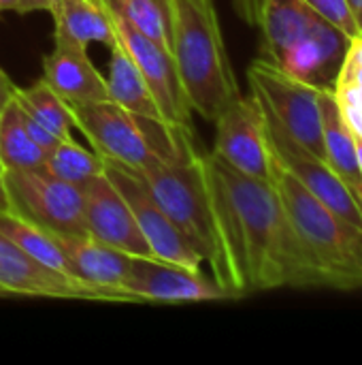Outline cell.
Here are the masks:
<instances>
[{
  "instance_id": "6da1fadb",
  "label": "cell",
  "mask_w": 362,
  "mask_h": 365,
  "mask_svg": "<svg viewBox=\"0 0 362 365\" xmlns=\"http://www.w3.org/2000/svg\"><path fill=\"white\" fill-rule=\"evenodd\" d=\"M207 158L220 207L224 289L230 299L284 287L309 289L301 248L273 182L247 178L211 152Z\"/></svg>"
},
{
  "instance_id": "7a4b0ae2",
  "label": "cell",
  "mask_w": 362,
  "mask_h": 365,
  "mask_svg": "<svg viewBox=\"0 0 362 365\" xmlns=\"http://www.w3.org/2000/svg\"><path fill=\"white\" fill-rule=\"evenodd\" d=\"M275 158V156H273ZM273 186L282 199L307 269L309 289L362 291V231L324 207L275 158Z\"/></svg>"
},
{
  "instance_id": "3957f363",
  "label": "cell",
  "mask_w": 362,
  "mask_h": 365,
  "mask_svg": "<svg viewBox=\"0 0 362 365\" xmlns=\"http://www.w3.org/2000/svg\"><path fill=\"white\" fill-rule=\"evenodd\" d=\"M171 53L194 113L215 122L241 96L213 0H173Z\"/></svg>"
},
{
  "instance_id": "277c9868",
  "label": "cell",
  "mask_w": 362,
  "mask_h": 365,
  "mask_svg": "<svg viewBox=\"0 0 362 365\" xmlns=\"http://www.w3.org/2000/svg\"><path fill=\"white\" fill-rule=\"evenodd\" d=\"M141 175L166 216L203 261L209 263L213 280L224 289V233L207 154L192 143L177 158L160 160L141 171Z\"/></svg>"
},
{
  "instance_id": "5b68a950",
  "label": "cell",
  "mask_w": 362,
  "mask_h": 365,
  "mask_svg": "<svg viewBox=\"0 0 362 365\" xmlns=\"http://www.w3.org/2000/svg\"><path fill=\"white\" fill-rule=\"evenodd\" d=\"M75 128L83 133L92 150L132 171H145L160 160L183 154L194 141L192 130L171 126L162 120L139 118L111 98L96 103L68 105Z\"/></svg>"
},
{
  "instance_id": "8992f818",
  "label": "cell",
  "mask_w": 362,
  "mask_h": 365,
  "mask_svg": "<svg viewBox=\"0 0 362 365\" xmlns=\"http://www.w3.org/2000/svg\"><path fill=\"white\" fill-rule=\"evenodd\" d=\"M250 90L262 107L267 124L297 148L324 160L320 88L292 77L273 62L256 58L247 68Z\"/></svg>"
},
{
  "instance_id": "52a82bcc",
  "label": "cell",
  "mask_w": 362,
  "mask_h": 365,
  "mask_svg": "<svg viewBox=\"0 0 362 365\" xmlns=\"http://www.w3.org/2000/svg\"><path fill=\"white\" fill-rule=\"evenodd\" d=\"M9 205L19 218L53 233L85 235L83 192L43 169L4 171Z\"/></svg>"
},
{
  "instance_id": "ba28073f",
  "label": "cell",
  "mask_w": 362,
  "mask_h": 365,
  "mask_svg": "<svg viewBox=\"0 0 362 365\" xmlns=\"http://www.w3.org/2000/svg\"><path fill=\"white\" fill-rule=\"evenodd\" d=\"M215 143L211 154L230 169L262 182H273V150L267 120L254 94L235 98L213 122Z\"/></svg>"
},
{
  "instance_id": "9c48e42d",
  "label": "cell",
  "mask_w": 362,
  "mask_h": 365,
  "mask_svg": "<svg viewBox=\"0 0 362 365\" xmlns=\"http://www.w3.org/2000/svg\"><path fill=\"white\" fill-rule=\"evenodd\" d=\"M105 173L126 199L154 257L188 267H203V257L190 246L177 225L166 216L139 171L105 160Z\"/></svg>"
},
{
  "instance_id": "30bf717a",
  "label": "cell",
  "mask_w": 362,
  "mask_h": 365,
  "mask_svg": "<svg viewBox=\"0 0 362 365\" xmlns=\"http://www.w3.org/2000/svg\"><path fill=\"white\" fill-rule=\"evenodd\" d=\"M111 15V13H109ZM117 41L128 51L137 68L141 71L158 109L166 124L192 130V107L186 98V92L181 88L177 66L173 60L171 49L158 45L156 41L147 38L139 30H134L128 21H124L117 15H111Z\"/></svg>"
},
{
  "instance_id": "8fae6325",
  "label": "cell",
  "mask_w": 362,
  "mask_h": 365,
  "mask_svg": "<svg viewBox=\"0 0 362 365\" xmlns=\"http://www.w3.org/2000/svg\"><path fill=\"white\" fill-rule=\"evenodd\" d=\"M124 291L132 302H218L228 293L205 276L203 267H188L158 257H132Z\"/></svg>"
},
{
  "instance_id": "7c38bea8",
  "label": "cell",
  "mask_w": 362,
  "mask_h": 365,
  "mask_svg": "<svg viewBox=\"0 0 362 365\" xmlns=\"http://www.w3.org/2000/svg\"><path fill=\"white\" fill-rule=\"evenodd\" d=\"M0 289L9 295L47 297V299H87V302H115L107 291L85 284L73 276L60 274L0 233Z\"/></svg>"
},
{
  "instance_id": "4fadbf2b",
  "label": "cell",
  "mask_w": 362,
  "mask_h": 365,
  "mask_svg": "<svg viewBox=\"0 0 362 365\" xmlns=\"http://www.w3.org/2000/svg\"><path fill=\"white\" fill-rule=\"evenodd\" d=\"M269 143L277 163L294 175L324 207L362 231V203L352 188L318 156L297 148L267 124Z\"/></svg>"
},
{
  "instance_id": "5bb4252c",
  "label": "cell",
  "mask_w": 362,
  "mask_h": 365,
  "mask_svg": "<svg viewBox=\"0 0 362 365\" xmlns=\"http://www.w3.org/2000/svg\"><path fill=\"white\" fill-rule=\"evenodd\" d=\"M81 192L87 235L130 257H154L126 199L107 173L87 182Z\"/></svg>"
},
{
  "instance_id": "9a60e30c",
  "label": "cell",
  "mask_w": 362,
  "mask_h": 365,
  "mask_svg": "<svg viewBox=\"0 0 362 365\" xmlns=\"http://www.w3.org/2000/svg\"><path fill=\"white\" fill-rule=\"evenodd\" d=\"M77 280L107 291L115 302H132L124 291L132 257L111 248L92 235H55Z\"/></svg>"
},
{
  "instance_id": "2e32d148",
  "label": "cell",
  "mask_w": 362,
  "mask_h": 365,
  "mask_svg": "<svg viewBox=\"0 0 362 365\" xmlns=\"http://www.w3.org/2000/svg\"><path fill=\"white\" fill-rule=\"evenodd\" d=\"M68 105L107 101V79L94 66L87 49L73 45H53L43 60L41 77Z\"/></svg>"
},
{
  "instance_id": "e0dca14e",
  "label": "cell",
  "mask_w": 362,
  "mask_h": 365,
  "mask_svg": "<svg viewBox=\"0 0 362 365\" xmlns=\"http://www.w3.org/2000/svg\"><path fill=\"white\" fill-rule=\"evenodd\" d=\"M322 17H318L303 0H260L258 28L262 32L260 56L277 62L290 47L312 34Z\"/></svg>"
},
{
  "instance_id": "ac0fdd59",
  "label": "cell",
  "mask_w": 362,
  "mask_h": 365,
  "mask_svg": "<svg viewBox=\"0 0 362 365\" xmlns=\"http://www.w3.org/2000/svg\"><path fill=\"white\" fill-rule=\"evenodd\" d=\"M53 45H90L113 47L117 43L115 26L109 11L98 0H62L51 11Z\"/></svg>"
},
{
  "instance_id": "d6986e66",
  "label": "cell",
  "mask_w": 362,
  "mask_h": 365,
  "mask_svg": "<svg viewBox=\"0 0 362 365\" xmlns=\"http://www.w3.org/2000/svg\"><path fill=\"white\" fill-rule=\"evenodd\" d=\"M320 109H322V139H324V163L352 188L361 199L362 175L356 158V143L346 126L339 107L333 98L331 86L320 88ZM362 203V201H361Z\"/></svg>"
},
{
  "instance_id": "ffe728a7",
  "label": "cell",
  "mask_w": 362,
  "mask_h": 365,
  "mask_svg": "<svg viewBox=\"0 0 362 365\" xmlns=\"http://www.w3.org/2000/svg\"><path fill=\"white\" fill-rule=\"evenodd\" d=\"M111 49V60H109V73H107V90L109 98L124 107L126 111L147 118V120H162L160 109L128 51L122 47L117 41ZM164 122V120H162Z\"/></svg>"
},
{
  "instance_id": "44dd1931",
  "label": "cell",
  "mask_w": 362,
  "mask_h": 365,
  "mask_svg": "<svg viewBox=\"0 0 362 365\" xmlns=\"http://www.w3.org/2000/svg\"><path fill=\"white\" fill-rule=\"evenodd\" d=\"M47 152L41 150L30 137L23 115L11 96L0 107V163L4 171L15 169H43Z\"/></svg>"
},
{
  "instance_id": "7402d4cb",
  "label": "cell",
  "mask_w": 362,
  "mask_h": 365,
  "mask_svg": "<svg viewBox=\"0 0 362 365\" xmlns=\"http://www.w3.org/2000/svg\"><path fill=\"white\" fill-rule=\"evenodd\" d=\"M329 86L352 137L362 139V36L348 41L341 64Z\"/></svg>"
},
{
  "instance_id": "603a6c76",
  "label": "cell",
  "mask_w": 362,
  "mask_h": 365,
  "mask_svg": "<svg viewBox=\"0 0 362 365\" xmlns=\"http://www.w3.org/2000/svg\"><path fill=\"white\" fill-rule=\"evenodd\" d=\"M0 233L6 235L15 246H19L23 252H28L38 263H43L60 274L73 276L70 263L53 233L19 218L13 212H0Z\"/></svg>"
},
{
  "instance_id": "cb8c5ba5",
  "label": "cell",
  "mask_w": 362,
  "mask_h": 365,
  "mask_svg": "<svg viewBox=\"0 0 362 365\" xmlns=\"http://www.w3.org/2000/svg\"><path fill=\"white\" fill-rule=\"evenodd\" d=\"M13 98L21 107V111H26L34 122L47 128L55 139H70V130L75 128L70 107L43 79L34 81L28 88L15 86Z\"/></svg>"
},
{
  "instance_id": "d4e9b609",
  "label": "cell",
  "mask_w": 362,
  "mask_h": 365,
  "mask_svg": "<svg viewBox=\"0 0 362 365\" xmlns=\"http://www.w3.org/2000/svg\"><path fill=\"white\" fill-rule=\"evenodd\" d=\"M111 15L122 17L134 30L171 49L173 0H98Z\"/></svg>"
},
{
  "instance_id": "484cf974",
  "label": "cell",
  "mask_w": 362,
  "mask_h": 365,
  "mask_svg": "<svg viewBox=\"0 0 362 365\" xmlns=\"http://www.w3.org/2000/svg\"><path fill=\"white\" fill-rule=\"evenodd\" d=\"M45 169L73 186L83 188L87 182L105 173V158L94 150L79 145L73 137L62 139L45 158Z\"/></svg>"
},
{
  "instance_id": "4316f807",
  "label": "cell",
  "mask_w": 362,
  "mask_h": 365,
  "mask_svg": "<svg viewBox=\"0 0 362 365\" xmlns=\"http://www.w3.org/2000/svg\"><path fill=\"white\" fill-rule=\"evenodd\" d=\"M237 15L247 24V26H258V15H260V0H233Z\"/></svg>"
},
{
  "instance_id": "83f0119b",
  "label": "cell",
  "mask_w": 362,
  "mask_h": 365,
  "mask_svg": "<svg viewBox=\"0 0 362 365\" xmlns=\"http://www.w3.org/2000/svg\"><path fill=\"white\" fill-rule=\"evenodd\" d=\"M15 11V13H30V11H45L41 0H0V13Z\"/></svg>"
},
{
  "instance_id": "f1b7e54d",
  "label": "cell",
  "mask_w": 362,
  "mask_h": 365,
  "mask_svg": "<svg viewBox=\"0 0 362 365\" xmlns=\"http://www.w3.org/2000/svg\"><path fill=\"white\" fill-rule=\"evenodd\" d=\"M13 90H15V86H13V81L9 79V75L0 68V107L13 96Z\"/></svg>"
},
{
  "instance_id": "f546056e",
  "label": "cell",
  "mask_w": 362,
  "mask_h": 365,
  "mask_svg": "<svg viewBox=\"0 0 362 365\" xmlns=\"http://www.w3.org/2000/svg\"><path fill=\"white\" fill-rule=\"evenodd\" d=\"M9 195H6V186H4V167L0 163V212H9Z\"/></svg>"
},
{
  "instance_id": "4dcf8cb0",
  "label": "cell",
  "mask_w": 362,
  "mask_h": 365,
  "mask_svg": "<svg viewBox=\"0 0 362 365\" xmlns=\"http://www.w3.org/2000/svg\"><path fill=\"white\" fill-rule=\"evenodd\" d=\"M346 2H348V9H350L352 17L356 19V26L362 34V0H346Z\"/></svg>"
},
{
  "instance_id": "1f68e13d",
  "label": "cell",
  "mask_w": 362,
  "mask_h": 365,
  "mask_svg": "<svg viewBox=\"0 0 362 365\" xmlns=\"http://www.w3.org/2000/svg\"><path fill=\"white\" fill-rule=\"evenodd\" d=\"M354 143H356V158H358V169L362 175V139H354Z\"/></svg>"
},
{
  "instance_id": "d6a6232c",
  "label": "cell",
  "mask_w": 362,
  "mask_h": 365,
  "mask_svg": "<svg viewBox=\"0 0 362 365\" xmlns=\"http://www.w3.org/2000/svg\"><path fill=\"white\" fill-rule=\"evenodd\" d=\"M41 2H43V6H45V11H51V9H53L55 4H60L62 0H41Z\"/></svg>"
},
{
  "instance_id": "836d02e7",
  "label": "cell",
  "mask_w": 362,
  "mask_h": 365,
  "mask_svg": "<svg viewBox=\"0 0 362 365\" xmlns=\"http://www.w3.org/2000/svg\"><path fill=\"white\" fill-rule=\"evenodd\" d=\"M0 297H9V293L4 289H0Z\"/></svg>"
}]
</instances>
